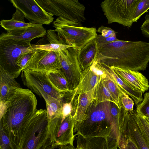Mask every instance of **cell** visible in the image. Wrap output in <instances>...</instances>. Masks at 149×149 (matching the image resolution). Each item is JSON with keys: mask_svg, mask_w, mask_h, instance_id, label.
<instances>
[{"mask_svg": "<svg viewBox=\"0 0 149 149\" xmlns=\"http://www.w3.org/2000/svg\"><path fill=\"white\" fill-rule=\"evenodd\" d=\"M98 49L96 38H94L80 50L78 51L77 58L81 69L84 70L96 59Z\"/></svg>", "mask_w": 149, "mask_h": 149, "instance_id": "20", "label": "cell"}, {"mask_svg": "<svg viewBox=\"0 0 149 149\" xmlns=\"http://www.w3.org/2000/svg\"><path fill=\"white\" fill-rule=\"evenodd\" d=\"M49 81L55 88L65 95L72 92L70 90L68 83L64 73L60 70L49 72L48 73Z\"/></svg>", "mask_w": 149, "mask_h": 149, "instance_id": "23", "label": "cell"}, {"mask_svg": "<svg viewBox=\"0 0 149 149\" xmlns=\"http://www.w3.org/2000/svg\"><path fill=\"white\" fill-rule=\"evenodd\" d=\"M37 100L29 89L11 88L0 102V129L9 138L14 149H19L27 122L37 110Z\"/></svg>", "mask_w": 149, "mask_h": 149, "instance_id": "1", "label": "cell"}, {"mask_svg": "<svg viewBox=\"0 0 149 149\" xmlns=\"http://www.w3.org/2000/svg\"><path fill=\"white\" fill-rule=\"evenodd\" d=\"M105 102H110L117 106L111 94L101 79L99 83L96 98L94 102L95 105L99 103Z\"/></svg>", "mask_w": 149, "mask_h": 149, "instance_id": "27", "label": "cell"}, {"mask_svg": "<svg viewBox=\"0 0 149 149\" xmlns=\"http://www.w3.org/2000/svg\"><path fill=\"white\" fill-rule=\"evenodd\" d=\"M16 8L20 10L29 22L42 25L50 24L54 15L47 12L34 0H10Z\"/></svg>", "mask_w": 149, "mask_h": 149, "instance_id": "12", "label": "cell"}, {"mask_svg": "<svg viewBox=\"0 0 149 149\" xmlns=\"http://www.w3.org/2000/svg\"><path fill=\"white\" fill-rule=\"evenodd\" d=\"M143 118H145L149 122V118H145V117H143Z\"/></svg>", "mask_w": 149, "mask_h": 149, "instance_id": "40", "label": "cell"}, {"mask_svg": "<svg viewBox=\"0 0 149 149\" xmlns=\"http://www.w3.org/2000/svg\"><path fill=\"white\" fill-rule=\"evenodd\" d=\"M96 38L98 48L118 40L116 38V35L109 38H104L101 34L97 35Z\"/></svg>", "mask_w": 149, "mask_h": 149, "instance_id": "35", "label": "cell"}, {"mask_svg": "<svg viewBox=\"0 0 149 149\" xmlns=\"http://www.w3.org/2000/svg\"><path fill=\"white\" fill-rule=\"evenodd\" d=\"M0 148L1 149H14L8 136L4 132L0 129Z\"/></svg>", "mask_w": 149, "mask_h": 149, "instance_id": "34", "label": "cell"}, {"mask_svg": "<svg viewBox=\"0 0 149 149\" xmlns=\"http://www.w3.org/2000/svg\"><path fill=\"white\" fill-rule=\"evenodd\" d=\"M140 0H105L100 4L108 24L117 23L130 27Z\"/></svg>", "mask_w": 149, "mask_h": 149, "instance_id": "8", "label": "cell"}, {"mask_svg": "<svg viewBox=\"0 0 149 149\" xmlns=\"http://www.w3.org/2000/svg\"><path fill=\"white\" fill-rule=\"evenodd\" d=\"M0 102L6 98L9 91L12 88L21 87L15 78L0 67Z\"/></svg>", "mask_w": 149, "mask_h": 149, "instance_id": "24", "label": "cell"}, {"mask_svg": "<svg viewBox=\"0 0 149 149\" xmlns=\"http://www.w3.org/2000/svg\"><path fill=\"white\" fill-rule=\"evenodd\" d=\"M149 9V0H140L133 18L134 22H137L141 16Z\"/></svg>", "mask_w": 149, "mask_h": 149, "instance_id": "30", "label": "cell"}, {"mask_svg": "<svg viewBox=\"0 0 149 149\" xmlns=\"http://www.w3.org/2000/svg\"><path fill=\"white\" fill-rule=\"evenodd\" d=\"M0 149H1V148H0Z\"/></svg>", "mask_w": 149, "mask_h": 149, "instance_id": "41", "label": "cell"}, {"mask_svg": "<svg viewBox=\"0 0 149 149\" xmlns=\"http://www.w3.org/2000/svg\"><path fill=\"white\" fill-rule=\"evenodd\" d=\"M118 148L119 149H139L133 141L122 135L119 136Z\"/></svg>", "mask_w": 149, "mask_h": 149, "instance_id": "32", "label": "cell"}, {"mask_svg": "<svg viewBox=\"0 0 149 149\" xmlns=\"http://www.w3.org/2000/svg\"><path fill=\"white\" fill-rule=\"evenodd\" d=\"M97 32L101 33V36L104 38H109L116 35V32L112 29L103 26L98 28Z\"/></svg>", "mask_w": 149, "mask_h": 149, "instance_id": "36", "label": "cell"}, {"mask_svg": "<svg viewBox=\"0 0 149 149\" xmlns=\"http://www.w3.org/2000/svg\"><path fill=\"white\" fill-rule=\"evenodd\" d=\"M72 101L71 100L69 102H63L61 112V116L63 119H64L71 114Z\"/></svg>", "mask_w": 149, "mask_h": 149, "instance_id": "37", "label": "cell"}, {"mask_svg": "<svg viewBox=\"0 0 149 149\" xmlns=\"http://www.w3.org/2000/svg\"><path fill=\"white\" fill-rule=\"evenodd\" d=\"M106 67V72L113 81L125 93L131 97L136 104H140L143 99V93L134 90L122 79L113 70Z\"/></svg>", "mask_w": 149, "mask_h": 149, "instance_id": "21", "label": "cell"}, {"mask_svg": "<svg viewBox=\"0 0 149 149\" xmlns=\"http://www.w3.org/2000/svg\"><path fill=\"white\" fill-rule=\"evenodd\" d=\"M120 135L132 140L139 149H149V145L143 135L132 111L126 112Z\"/></svg>", "mask_w": 149, "mask_h": 149, "instance_id": "14", "label": "cell"}, {"mask_svg": "<svg viewBox=\"0 0 149 149\" xmlns=\"http://www.w3.org/2000/svg\"><path fill=\"white\" fill-rule=\"evenodd\" d=\"M99 83L90 91L78 95L75 110L72 115L74 124L81 123L85 119L88 108L96 98Z\"/></svg>", "mask_w": 149, "mask_h": 149, "instance_id": "17", "label": "cell"}, {"mask_svg": "<svg viewBox=\"0 0 149 149\" xmlns=\"http://www.w3.org/2000/svg\"><path fill=\"white\" fill-rule=\"evenodd\" d=\"M106 77L102 79L111 94L117 106L121 109L120 104V96L124 92L113 81L106 71Z\"/></svg>", "mask_w": 149, "mask_h": 149, "instance_id": "26", "label": "cell"}, {"mask_svg": "<svg viewBox=\"0 0 149 149\" xmlns=\"http://www.w3.org/2000/svg\"><path fill=\"white\" fill-rule=\"evenodd\" d=\"M111 102H105L95 105L93 112L87 113L81 123L74 125L75 136L80 134L85 138L100 137L106 139L110 133L113 121Z\"/></svg>", "mask_w": 149, "mask_h": 149, "instance_id": "3", "label": "cell"}, {"mask_svg": "<svg viewBox=\"0 0 149 149\" xmlns=\"http://www.w3.org/2000/svg\"><path fill=\"white\" fill-rule=\"evenodd\" d=\"M77 50L71 47L56 52L60 63V70L64 74L72 91L78 86L82 74L77 58Z\"/></svg>", "mask_w": 149, "mask_h": 149, "instance_id": "11", "label": "cell"}, {"mask_svg": "<svg viewBox=\"0 0 149 149\" xmlns=\"http://www.w3.org/2000/svg\"><path fill=\"white\" fill-rule=\"evenodd\" d=\"M74 123L72 114L64 119L61 116L48 119V130L54 149L69 144L73 145Z\"/></svg>", "mask_w": 149, "mask_h": 149, "instance_id": "10", "label": "cell"}, {"mask_svg": "<svg viewBox=\"0 0 149 149\" xmlns=\"http://www.w3.org/2000/svg\"><path fill=\"white\" fill-rule=\"evenodd\" d=\"M46 31L42 25L17 29L2 33L0 39H11L31 44V41L36 38L43 37Z\"/></svg>", "mask_w": 149, "mask_h": 149, "instance_id": "16", "label": "cell"}, {"mask_svg": "<svg viewBox=\"0 0 149 149\" xmlns=\"http://www.w3.org/2000/svg\"><path fill=\"white\" fill-rule=\"evenodd\" d=\"M48 119L61 116L63 102L49 96L45 101Z\"/></svg>", "mask_w": 149, "mask_h": 149, "instance_id": "25", "label": "cell"}, {"mask_svg": "<svg viewBox=\"0 0 149 149\" xmlns=\"http://www.w3.org/2000/svg\"><path fill=\"white\" fill-rule=\"evenodd\" d=\"M106 67L113 70L122 79L134 90L143 93L149 89L148 79L139 72L113 66Z\"/></svg>", "mask_w": 149, "mask_h": 149, "instance_id": "15", "label": "cell"}, {"mask_svg": "<svg viewBox=\"0 0 149 149\" xmlns=\"http://www.w3.org/2000/svg\"><path fill=\"white\" fill-rule=\"evenodd\" d=\"M47 12L73 23L81 24L86 20L85 7L77 0H36Z\"/></svg>", "mask_w": 149, "mask_h": 149, "instance_id": "7", "label": "cell"}, {"mask_svg": "<svg viewBox=\"0 0 149 149\" xmlns=\"http://www.w3.org/2000/svg\"><path fill=\"white\" fill-rule=\"evenodd\" d=\"M46 36L48 42H39L36 44L31 45V49L57 52L71 47L60 38L54 30H48Z\"/></svg>", "mask_w": 149, "mask_h": 149, "instance_id": "19", "label": "cell"}, {"mask_svg": "<svg viewBox=\"0 0 149 149\" xmlns=\"http://www.w3.org/2000/svg\"><path fill=\"white\" fill-rule=\"evenodd\" d=\"M31 45L11 39H0V67L17 78L22 72L17 64V60L23 54L34 50Z\"/></svg>", "mask_w": 149, "mask_h": 149, "instance_id": "6", "label": "cell"}, {"mask_svg": "<svg viewBox=\"0 0 149 149\" xmlns=\"http://www.w3.org/2000/svg\"><path fill=\"white\" fill-rule=\"evenodd\" d=\"M58 148V149H76L73 145L70 144L61 146Z\"/></svg>", "mask_w": 149, "mask_h": 149, "instance_id": "39", "label": "cell"}, {"mask_svg": "<svg viewBox=\"0 0 149 149\" xmlns=\"http://www.w3.org/2000/svg\"><path fill=\"white\" fill-rule=\"evenodd\" d=\"M60 64L56 52L35 49L27 68L47 72L60 70Z\"/></svg>", "mask_w": 149, "mask_h": 149, "instance_id": "13", "label": "cell"}, {"mask_svg": "<svg viewBox=\"0 0 149 149\" xmlns=\"http://www.w3.org/2000/svg\"><path fill=\"white\" fill-rule=\"evenodd\" d=\"M143 135L149 145V122L144 118L138 114L136 111H132Z\"/></svg>", "mask_w": 149, "mask_h": 149, "instance_id": "28", "label": "cell"}, {"mask_svg": "<svg viewBox=\"0 0 149 149\" xmlns=\"http://www.w3.org/2000/svg\"><path fill=\"white\" fill-rule=\"evenodd\" d=\"M97 59L107 67L144 70L149 62V43L118 40L98 48Z\"/></svg>", "mask_w": 149, "mask_h": 149, "instance_id": "2", "label": "cell"}, {"mask_svg": "<svg viewBox=\"0 0 149 149\" xmlns=\"http://www.w3.org/2000/svg\"><path fill=\"white\" fill-rule=\"evenodd\" d=\"M120 109H123L125 111L128 112L134 111V101L125 92L123 93L120 95Z\"/></svg>", "mask_w": 149, "mask_h": 149, "instance_id": "31", "label": "cell"}, {"mask_svg": "<svg viewBox=\"0 0 149 149\" xmlns=\"http://www.w3.org/2000/svg\"><path fill=\"white\" fill-rule=\"evenodd\" d=\"M136 111L143 117L149 118V92L145 94L142 102L137 105Z\"/></svg>", "mask_w": 149, "mask_h": 149, "instance_id": "29", "label": "cell"}, {"mask_svg": "<svg viewBox=\"0 0 149 149\" xmlns=\"http://www.w3.org/2000/svg\"><path fill=\"white\" fill-rule=\"evenodd\" d=\"M48 73L26 68L22 70L21 77L25 86L45 101L50 96L63 102L65 95L58 91L53 86L49 81Z\"/></svg>", "mask_w": 149, "mask_h": 149, "instance_id": "9", "label": "cell"}, {"mask_svg": "<svg viewBox=\"0 0 149 149\" xmlns=\"http://www.w3.org/2000/svg\"><path fill=\"white\" fill-rule=\"evenodd\" d=\"M16 9L15 12L11 19H3L0 21L1 27L7 31L39 25L25 22L24 19L25 17L23 13L18 9Z\"/></svg>", "mask_w": 149, "mask_h": 149, "instance_id": "22", "label": "cell"}, {"mask_svg": "<svg viewBox=\"0 0 149 149\" xmlns=\"http://www.w3.org/2000/svg\"><path fill=\"white\" fill-rule=\"evenodd\" d=\"M145 19L140 29L142 34L145 37L149 38V15H146Z\"/></svg>", "mask_w": 149, "mask_h": 149, "instance_id": "38", "label": "cell"}, {"mask_svg": "<svg viewBox=\"0 0 149 149\" xmlns=\"http://www.w3.org/2000/svg\"><path fill=\"white\" fill-rule=\"evenodd\" d=\"M101 77L93 69L91 65L85 69L82 72L79 83L74 90L72 98L76 95L80 94L90 91L94 88L100 81Z\"/></svg>", "mask_w": 149, "mask_h": 149, "instance_id": "18", "label": "cell"}, {"mask_svg": "<svg viewBox=\"0 0 149 149\" xmlns=\"http://www.w3.org/2000/svg\"><path fill=\"white\" fill-rule=\"evenodd\" d=\"M55 31L60 38L66 45L77 51L96 38L97 30L94 27H87L58 17L53 23Z\"/></svg>", "mask_w": 149, "mask_h": 149, "instance_id": "5", "label": "cell"}, {"mask_svg": "<svg viewBox=\"0 0 149 149\" xmlns=\"http://www.w3.org/2000/svg\"><path fill=\"white\" fill-rule=\"evenodd\" d=\"M35 50L28 52L21 55L17 62V64L21 71L26 68L27 65L31 58Z\"/></svg>", "mask_w": 149, "mask_h": 149, "instance_id": "33", "label": "cell"}, {"mask_svg": "<svg viewBox=\"0 0 149 149\" xmlns=\"http://www.w3.org/2000/svg\"><path fill=\"white\" fill-rule=\"evenodd\" d=\"M19 149H54L49 131L46 110L37 109L29 120Z\"/></svg>", "mask_w": 149, "mask_h": 149, "instance_id": "4", "label": "cell"}]
</instances>
